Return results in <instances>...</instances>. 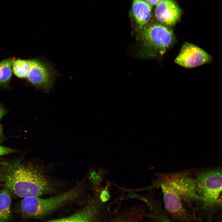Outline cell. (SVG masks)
Masks as SVG:
<instances>
[{"label":"cell","mask_w":222,"mask_h":222,"mask_svg":"<svg viewBox=\"0 0 222 222\" xmlns=\"http://www.w3.org/2000/svg\"><path fill=\"white\" fill-rule=\"evenodd\" d=\"M30 60L14 59L12 62L13 72L17 77L26 78L30 68Z\"/></svg>","instance_id":"obj_14"},{"label":"cell","mask_w":222,"mask_h":222,"mask_svg":"<svg viewBox=\"0 0 222 222\" xmlns=\"http://www.w3.org/2000/svg\"><path fill=\"white\" fill-rule=\"evenodd\" d=\"M212 59L211 55L200 47L185 42L174 62L181 66L189 68L208 64Z\"/></svg>","instance_id":"obj_8"},{"label":"cell","mask_w":222,"mask_h":222,"mask_svg":"<svg viewBox=\"0 0 222 222\" xmlns=\"http://www.w3.org/2000/svg\"><path fill=\"white\" fill-rule=\"evenodd\" d=\"M0 184L23 198L40 196L52 188L50 181L39 167L20 159L0 160Z\"/></svg>","instance_id":"obj_1"},{"label":"cell","mask_w":222,"mask_h":222,"mask_svg":"<svg viewBox=\"0 0 222 222\" xmlns=\"http://www.w3.org/2000/svg\"><path fill=\"white\" fill-rule=\"evenodd\" d=\"M30 60L27 80L37 88L48 91L53 84L56 72L47 62L38 59Z\"/></svg>","instance_id":"obj_5"},{"label":"cell","mask_w":222,"mask_h":222,"mask_svg":"<svg viewBox=\"0 0 222 222\" xmlns=\"http://www.w3.org/2000/svg\"><path fill=\"white\" fill-rule=\"evenodd\" d=\"M80 190L74 188L53 197L42 198L39 196L23 198L19 206L21 214L25 218L31 219L41 218L65 203L76 197Z\"/></svg>","instance_id":"obj_3"},{"label":"cell","mask_w":222,"mask_h":222,"mask_svg":"<svg viewBox=\"0 0 222 222\" xmlns=\"http://www.w3.org/2000/svg\"><path fill=\"white\" fill-rule=\"evenodd\" d=\"M8 112V111L2 105L0 104V120Z\"/></svg>","instance_id":"obj_17"},{"label":"cell","mask_w":222,"mask_h":222,"mask_svg":"<svg viewBox=\"0 0 222 222\" xmlns=\"http://www.w3.org/2000/svg\"><path fill=\"white\" fill-rule=\"evenodd\" d=\"M154 13L159 22L170 27L175 25L179 20L182 11L174 0H162L156 5Z\"/></svg>","instance_id":"obj_9"},{"label":"cell","mask_w":222,"mask_h":222,"mask_svg":"<svg viewBox=\"0 0 222 222\" xmlns=\"http://www.w3.org/2000/svg\"><path fill=\"white\" fill-rule=\"evenodd\" d=\"M11 199L7 189L0 190V222L8 221L11 217Z\"/></svg>","instance_id":"obj_12"},{"label":"cell","mask_w":222,"mask_h":222,"mask_svg":"<svg viewBox=\"0 0 222 222\" xmlns=\"http://www.w3.org/2000/svg\"><path fill=\"white\" fill-rule=\"evenodd\" d=\"M13 59L8 58L0 62V86L8 87L12 75Z\"/></svg>","instance_id":"obj_13"},{"label":"cell","mask_w":222,"mask_h":222,"mask_svg":"<svg viewBox=\"0 0 222 222\" xmlns=\"http://www.w3.org/2000/svg\"><path fill=\"white\" fill-rule=\"evenodd\" d=\"M167 182L179 194L183 200L187 202L200 200L196 191L195 178L185 172L167 174L162 180Z\"/></svg>","instance_id":"obj_6"},{"label":"cell","mask_w":222,"mask_h":222,"mask_svg":"<svg viewBox=\"0 0 222 222\" xmlns=\"http://www.w3.org/2000/svg\"><path fill=\"white\" fill-rule=\"evenodd\" d=\"M110 195L108 191L104 190L101 193L100 198L103 202H105L109 200L110 198Z\"/></svg>","instance_id":"obj_16"},{"label":"cell","mask_w":222,"mask_h":222,"mask_svg":"<svg viewBox=\"0 0 222 222\" xmlns=\"http://www.w3.org/2000/svg\"><path fill=\"white\" fill-rule=\"evenodd\" d=\"M17 151V150L4 146L0 145V156L12 154Z\"/></svg>","instance_id":"obj_15"},{"label":"cell","mask_w":222,"mask_h":222,"mask_svg":"<svg viewBox=\"0 0 222 222\" xmlns=\"http://www.w3.org/2000/svg\"><path fill=\"white\" fill-rule=\"evenodd\" d=\"M5 139V137L3 132V127L0 123V143H2Z\"/></svg>","instance_id":"obj_19"},{"label":"cell","mask_w":222,"mask_h":222,"mask_svg":"<svg viewBox=\"0 0 222 222\" xmlns=\"http://www.w3.org/2000/svg\"><path fill=\"white\" fill-rule=\"evenodd\" d=\"M96 210L92 206H88L68 217L55 219L50 221L86 222L93 220L96 216Z\"/></svg>","instance_id":"obj_11"},{"label":"cell","mask_w":222,"mask_h":222,"mask_svg":"<svg viewBox=\"0 0 222 222\" xmlns=\"http://www.w3.org/2000/svg\"><path fill=\"white\" fill-rule=\"evenodd\" d=\"M160 186L163 194L166 209L173 219L176 220L191 221L192 217L188 212L179 194L166 182L162 180Z\"/></svg>","instance_id":"obj_7"},{"label":"cell","mask_w":222,"mask_h":222,"mask_svg":"<svg viewBox=\"0 0 222 222\" xmlns=\"http://www.w3.org/2000/svg\"><path fill=\"white\" fill-rule=\"evenodd\" d=\"M153 6L144 0H133L132 9L139 30L147 24L151 16Z\"/></svg>","instance_id":"obj_10"},{"label":"cell","mask_w":222,"mask_h":222,"mask_svg":"<svg viewBox=\"0 0 222 222\" xmlns=\"http://www.w3.org/2000/svg\"><path fill=\"white\" fill-rule=\"evenodd\" d=\"M195 179L197 192L200 200L205 206H213L217 202L222 191L221 169L201 172Z\"/></svg>","instance_id":"obj_4"},{"label":"cell","mask_w":222,"mask_h":222,"mask_svg":"<svg viewBox=\"0 0 222 222\" xmlns=\"http://www.w3.org/2000/svg\"><path fill=\"white\" fill-rule=\"evenodd\" d=\"M151 6H156L162 0H144Z\"/></svg>","instance_id":"obj_18"},{"label":"cell","mask_w":222,"mask_h":222,"mask_svg":"<svg viewBox=\"0 0 222 222\" xmlns=\"http://www.w3.org/2000/svg\"><path fill=\"white\" fill-rule=\"evenodd\" d=\"M136 55L140 58L162 57L176 42L172 30L161 23H148L137 34Z\"/></svg>","instance_id":"obj_2"}]
</instances>
